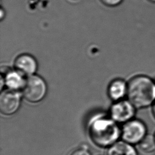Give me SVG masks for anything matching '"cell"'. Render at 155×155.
<instances>
[{"mask_svg": "<svg viewBox=\"0 0 155 155\" xmlns=\"http://www.w3.org/2000/svg\"><path fill=\"white\" fill-rule=\"evenodd\" d=\"M147 134L145 124L138 119H131L124 124L121 131L124 141L130 144H138Z\"/></svg>", "mask_w": 155, "mask_h": 155, "instance_id": "cell-4", "label": "cell"}, {"mask_svg": "<svg viewBox=\"0 0 155 155\" xmlns=\"http://www.w3.org/2000/svg\"><path fill=\"white\" fill-rule=\"evenodd\" d=\"M127 96L136 108L153 105L155 101V82L145 75L134 76L127 84Z\"/></svg>", "mask_w": 155, "mask_h": 155, "instance_id": "cell-1", "label": "cell"}, {"mask_svg": "<svg viewBox=\"0 0 155 155\" xmlns=\"http://www.w3.org/2000/svg\"><path fill=\"white\" fill-rule=\"evenodd\" d=\"M136 108L128 100L119 101L111 107V117L116 122H127L133 119L136 113Z\"/></svg>", "mask_w": 155, "mask_h": 155, "instance_id": "cell-5", "label": "cell"}, {"mask_svg": "<svg viewBox=\"0 0 155 155\" xmlns=\"http://www.w3.org/2000/svg\"><path fill=\"white\" fill-rule=\"evenodd\" d=\"M154 138H155V134H154Z\"/></svg>", "mask_w": 155, "mask_h": 155, "instance_id": "cell-16", "label": "cell"}, {"mask_svg": "<svg viewBox=\"0 0 155 155\" xmlns=\"http://www.w3.org/2000/svg\"><path fill=\"white\" fill-rule=\"evenodd\" d=\"M26 78L25 76L18 70H8L5 73L4 79V84L8 87V89L18 91L22 90Z\"/></svg>", "mask_w": 155, "mask_h": 155, "instance_id": "cell-8", "label": "cell"}, {"mask_svg": "<svg viewBox=\"0 0 155 155\" xmlns=\"http://www.w3.org/2000/svg\"><path fill=\"white\" fill-rule=\"evenodd\" d=\"M46 93L47 85L42 78L33 74L26 78L22 94L28 101L38 102L44 99Z\"/></svg>", "mask_w": 155, "mask_h": 155, "instance_id": "cell-3", "label": "cell"}, {"mask_svg": "<svg viewBox=\"0 0 155 155\" xmlns=\"http://www.w3.org/2000/svg\"><path fill=\"white\" fill-rule=\"evenodd\" d=\"M127 84L122 79L113 81L108 87V95L111 99L119 101L127 95Z\"/></svg>", "mask_w": 155, "mask_h": 155, "instance_id": "cell-9", "label": "cell"}, {"mask_svg": "<svg viewBox=\"0 0 155 155\" xmlns=\"http://www.w3.org/2000/svg\"><path fill=\"white\" fill-rule=\"evenodd\" d=\"M148 1L152 2V3H155V0H148Z\"/></svg>", "mask_w": 155, "mask_h": 155, "instance_id": "cell-15", "label": "cell"}, {"mask_svg": "<svg viewBox=\"0 0 155 155\" xmlns=\"http://www.w3.org/2000/svg\"><path fill=\"white\" fill-rule=\"evenodd\" d=\"M107 155H137V152L131 144L125 141H119L110 147Z\"/></svg>", "mask_w": 155, "mask_h": 155, "instance_id": "cell-10", "label": "cell"}, {"mask_svg": "<svg viewBox=\"0 0 155 155\" xmlns=\"http://www.w3.org/2000/svg\"><path fill=\"white\" fill-rule=\"evenodd\" d=\"M70 155H90V154L85 149H78L72 152Z\"/></svg>", "mask_w": 155, "mask_h": 155, "instance_id": "cell-13", "label": "cell"}, {"mask_svg": "<svg viewBox=\"0 0 155 155\" xmlns=\"http://www.w3.org/2000/svg\"><path fill=\"white\" fill-rule=\"evenodd\" d=\"M73 1H75V0H73Z\"/></svg>", "mask_w": 155, "mask_h": 155, "instance_id": "cell-17", "label": "cell"}, {"mask_svg": "<svg viewBox=\"0 0 155 155\" xmlns=\"http://www.w3.org/2000/svg\"><path fill=\"white\" fill-rule=\"evenodd\" d=\"M14 64L16 70L27 77L33 75L38 68L35 58L28 54H22L18 56Z\"/></svg>", "mask_w": 155, "mask_h": 155, "instance_id": "cell-7", "label": "cell"}, {"mask_svg": "<svg viewBox=\"0 0 155 155\" xmlns=\"http://www.w3.org/2000/svg\"><path fill=\"white\" fill-rule=\"evenodd\" d=\"M152 113L155 118V101L154 102V103L152 105Z\"/></svg>", "mask_w": 155, "mask_h": 155, "instance_id": "cell-14", "label": "cell"}, {"mask_svg": "<svg viewBox=\"0 0 155 155\" xmlns=\"http://www.w3.org/2000/svg\"><path fill=\"white\" fill-rule=\"evenodd\" d=\"M89 135L92 141L101 147H110L116 142L121 131L114 120L104 117H96L90 121Z\"/></svg>", "mask_w": 155, "mask_h": 155, "instance_id": "cell-2", "label": "cell"}, {"mask_svg": "<svg viewBox=\"0 0 155 155\" xmlns=\"http://www.w3.org/2000/svg\"><path fill=\"white\" fill-rule=\"evenodd\" d=\"M21 95L18 91L10 89L3 91L0 96V111L5 115L16 113L21 105Z\"/></svg>", "mask_w": 155, "mask_h": 155, "instance_id": "cell-6", "label": "cell"}, {"mask_svg": "<svg viewBox=\"0 0 155 155\" xmlns=\"http://www.w3.org/2000/svg\"><path fill=\"white\" fill-rule=\"evenodd\" d=\"M102 2L109 7H114L120 4L123 0H101Z\"/></svg>", "mask_w": 155, "mask_h": 155, "instance_id": "cell-12", "label": "cell"}, {"mask_svg": "<svg viewBox=\"0 0 155 155\" xmlns=\"http://www.w3.org/2000/svg\"><path fill=\"white\" fill-rule=\"evenodd\" d=\"M138 147L143 153H153L155 151V138L154 135L147 134L138 143Z\"/></svg>", "mask_w": 155, "mask_h": 155, "instance_id": "cell-11", "label": "cell"}]
</instances>
